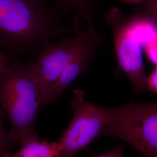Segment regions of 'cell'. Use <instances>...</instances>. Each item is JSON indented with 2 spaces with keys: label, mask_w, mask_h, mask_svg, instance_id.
Masks as SVG:
<instances>
[{
  "label": "cell",
  "mask_w": 157,
  "mask_h": 157,
  "mask_svg": "<svg viewBox=\"0 0 157 157\" xmlns=\"http://www.w3.org/2000/svg\"><path fill=\"white\" fill-rule=\"evenodd\" d=\"M72 121L58 141L62 157H75L103 132L107 125L104 108L88 102L83 91L73 90Z\"/></svg>",
  "instance_id": "5b68a950"
},
{
  "label": "cell",
  "mask_w": 157,
  "mask_h": 157,
  "mask_svg": "<svg viewBox=\"0 0 157 157\" xmlns=\"http://www.w3.org/2000/svg\"><path fill=\"white\" fill-rule=\"evenodd\" d=\"M11 60L12 58L8 54L0 51V78Z\"/></svg>",
  "instance_id": "5bb4252c"
},
{
  "label": "cell",
  "mask_w": 157,
  "mask_h": 157,
  "mask_svg": "<svg viewBox=\"0 0 157 157\" xmlns=\"http://www.w3.org/2000/svg\"><path fill=\"white\" fill-rule=\"evenodd\" d=\"M94 157H124L122 148L121 147H117L111 151L108 152Z\"/></svg>",
  "instance_id": "9a60e30c"
},
{
  "label": "cell",
  "mask_w": 157,
  "mask_h": 157,
  "mask_svg": "<svg viewBox=\"0 0 157 157\" xmlns=\"http://www.w3.org/2000/svg\"><path fill=\"white\" fill-rule=\"evenodd\" d=\"M98 32L90 40L84 48L69 63L61 73L52 94V101L57 100L63 92L79 75L86 72L90 61L93 58L98 47L103 41Z\"/></svg>",
  "instance_id": "52a82bcc"
},
{
  "label": "cell",
  "mask_w": 157,
  "mask_h": 157,
  "mask_svg": "<svg viewBox=\"0 0 157 157\" xmlns=\"http://www.w3.org/2000/svg\"><path fill=\"white\" fill-rule=\"evenodd\" d=\"M147 82L148 89L157 93V66L150 76L147 77Z\"/></svg>",
  "instance_id": "4fadbf2b"
},
{
  "label": "cell",
  "mask_w": 157,
  "mask_h": 157,
  "mask_svg": "<svg viewBox=\"0 0 157 157\" xmlns=\"http://www.w3.org/2000/svg\"><path fill=\"white\" fill-rule=\"evenodd\" d=\"M98 32L91 25L74 38L51 42L34 56L35 73L46 105L52 102L54 89L62 72Z\"/></svg>",
  "instance_id": "277c9868"
},
{
  "label": "cell",
  "mask_w": 157,
  "mask_h": 157,
  "mask_svg": "<svg viewBox=\"0 0 157 157\" xmlns=\"http://www.w3.org/2000/svg\"><path fill=\"white\" fill-rule=\"evenodd\" d=\"M4 118V111L0 105V157H3L6 153V150L10 143H12L10 140L9 133H6L4 128L3 119Z\"/></svg>",
  "instance_id": "30bf717a"
},
{
  "label": "cell",
  "mask_w": 157,
  "mask_h": 157,
  "mask_svg": "<svg viewBox=\"0 0 157 157\" xmlns=\"http://www.w3.org/2000/svg\"><path fill=\"white\" fill-rule=\"evenodd\" d=\"M65 30L45 0H0V47L13 54L34 56Z\"/></svg>",
  "instance_id": "6da1fadb"
},
{
  "label": "cell",
  "mask_w": 157,
  "mask_h": 157,
  "mask_svg": "<svg viewBox=\"0 0 157 157\" xmlns=\"http://www.w3.org/2000/svg\"><path fill=\"white\" fill-rule=\"evenodd\" d=\"M132 1H133V0H132Z\"/></svg>",
  "instance_id": "e0dca14e"
},
{
  "label": "cell",
  "mask_w": 157,
  "mask_h": 157,
  "mask_svg": "<svg viewBox=\"0 0 157 157\" xmlns=\"http://www.w3.org/2000/svg\"><path fill=\"white\" fill-rule=\"evenodd\" d=\"M3 157H62V148L58 142L37 140L21 144L15 153H6Z\"/></svg>",
  "instance_id": "ba28073f"
},
{
  "label": "cell",
  "mask_w": 157,
  "mask_h": 157,
  "mask_svg": "<svg viewBox=\"0 0 157 157\" xmlns=\"http://www.w3.org/2000/svg\"><path fill=\"white\" fill-rule=\"evenodd\" d=\"M147 16L150 17L157 22V0H148L146 5Z\"/></svg>",
  "instance_id": "7c38bea8"
},
{
  "label": "cell",
  "mask_w": 157,
  "mask_h": 157,
  "mask_svg": "<svg viewBox=\"0 0 157 157\" xmlns=\"http://www.w3.org/2000/svg\"><path fill=\"white\" fill-rule=\"evenodd\" d=\"M46 105L35 73L33 61H11L0 78V105L11 125L12 143L37 139L34 123Z\"/></svg>",
  "instance_id": "7a4b0ae2"
},
{
  "label": "cell",
  "mask_w": 157,
  "mask_h": 157,
  "mask_svg": "<svg viewBox=\"0 0 157 157\" xmlns=\"http://www.w3.org/2000/svg\"><path fill=\"white\" fill-rule=\"evenodd\" d=\"M144 157H157V156L155 155H143Z\"/></svg>",
  "instance_id": "2e32d148"
},
{
  "label": "cell",
  "mask_w": 157,
  "mask_h": 157,
  "mask_svg": "<svg viewBox=\"0 0 157 157\" xmlns=\"http://www.w3.org/2000/svg\"><path fill=\"white\" fill-rule=\"evenodd\" d=\"M144 51L149 60L157 66V32L153 39L147 44Z\"/></svg>",
  "instance_id": "8fae6325"
},
{
  "label": "cell",
  "mask_w": 157,
  "mask_h": 157,
  "mask_svg": "<svg viewBox=\"0 0 157 157\" xmlns=\"http://www.w3.org/2000/svg\"><path fill=\"white\" fill-rule=\"evenodd\" d=\"M59 7L72 9L91 21L95 13L93 0H54Z\"/></svg>",
  "instance_id": "9c48e42d"
},
{
  "label": "cell",
  "mask_w": 157,
  "mask_h": 157,
  "mask_svg": "<svg viewBox=\"0 0 157 157\" xmlns=\"http://www.w3.org/2000/svg\"><path fill=\"white\" fill-rule=\"evenodd\" d=\"M107 125L102 135L120 138L143 155L157 156V102L104 108Z\"/></svg>",
  "instance_id": "3957f363"
},
{
  "label": "cell",
  "mask_w": 157,
  "mask_h": 157,
  "mask_svg": "<svg viewBox=\"0 0 157 157\" xmlns=\"http://www.w3.org/2000/svg\"><path fill=\"white\" fill-rule=\"evenodd\" d=\"M111 28L118 64L129 78L138 93L148 89L147 77L143 67L142 50L140 42L132 34L127 17L117 8H113L106 16Z\"/></svg>",
  "instance_id": "8992f818"
}]
</instances>
